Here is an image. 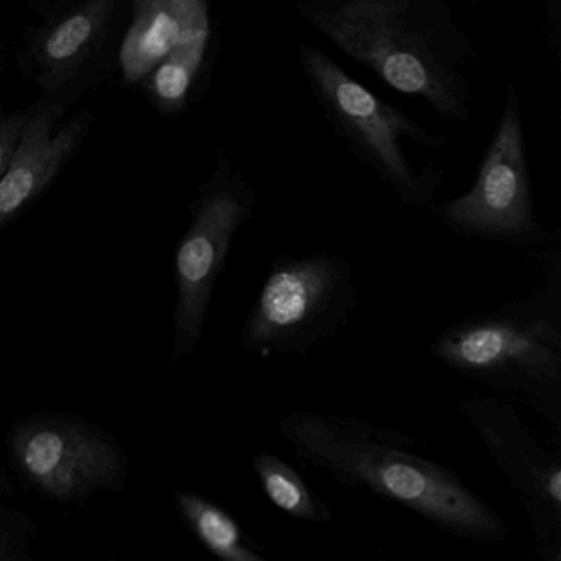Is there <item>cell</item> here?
Masks as SVG:
<instances>
[{
    "instance_id": "8992f818",
    "label": "cell",
    "mask_w": 561,
    "mask_h": 561,
    "mask_svg": "<svg viewBox=\"0 0 561 561\" xmlns=\"http://www.w3.org/2000/svg\"><path fill=\"white\" fill-rule=\"evenodd\" d=\"M430 215L459 238L524 249L540 257L560 232L541 225L531 195L524 110L511 83L497 126L474 183L456 198L428 206Z\"/></svg>"
},
{
    "instance_id": "7a4b0ae2",
    "label": "cell",
    "mask_w": 561,
    "mask_h": 561,
    "mask_svg": "<svg viewBox=\"0 0 561 561\" xmlns=\"http://www.w3.org/2000/svg\"><path fill=\"white\" fill-rule=\"evenodd\" d=\"M295 9L380 83L446 123H471L479 55L448 0H298Z\"/></svg>"
},
{
    "instance_id": "2e32d148",
    "label": "cell",
    "mask_w": 561,
    "mask_h": 561,
    "mask_svg": "<svg viewBox=\"0 0 561 561\" xmlns=\"http://www.w3.org/2000/svg\"><path fill=\"white\" fill-rule=\"evenodd\" d=\"M37 525L28 515L0 507V561L31 560V540Z\"/></svg>"
},
{
    "instance_id": "5b68a950",
    "label": "cell",
    "mask_w": 561,
    "mask_h": 561,
    "mask_svg": "<svg viewBox=\"0 0 561 561\" xmlns=\"http://www.w3.org/2000/svg\"><path fill=\"white\" fill-rule=\"evenodd\" d=\"M356 305L346 259L330 252L277 255L245 314L242 347L262 359L308 356L350 324Z\"/></svg>"
},
{
    "instance_id": "8fae6325",
    "label": "cell",
    "mask_w": 561,
    "mask_h": 561,
    "mask_svg": "<svg viewBox=\"0 0 561 561\" xmlns=\"http://www.w3.org/2000/svg\"><path fill=\"white\" fill-rule=\"evenodd\" d=\"M80 94H38L18 150L0 179V231L27 213L81 152L96 116L84 110L67 116Z\"/></svg>"
},
{
    "instance_id": "6da1fadb",
    "label": "cell",
    "mask_w": 561,
    "mask_h": 561,
    "mask_svg": "<svg viewBox=\"0 0 561 561\" xmlns=\"http://www.w3.org/2000/svg\"><path fill=\"white\" fill-rule=\"evenodd\" d=\"M278 433L305 468L343 488L402 505L449 537L504 543L507 524L448 466L412 451L415 439L354 415L291 410Z\"/></svg>"
},
{
    "instance_id": "ba28073f",
    "label": "cell",
    "mask_w": 561,
    "mask_h": 561,
    "mask_svg": "<svg viewBox=\"0 0 561 561\" xmlns=\"http://www.w3.org/2000/svg\"><path fill=\"white\" fill-rule=\"evenodd\" d=\"M37 21L15 42V71L41 94L96 90L126 32L130 0H28Z\"/></svg>"
},
{
    "instance_id": "52a82bcc",
    "label": "cell",
    "mask_w": 561,
    "mask_h": 561,
    "mask_svg": "<svg viewBox=\"0 0 561 561\" xmlns=\"http://www.w3.org/2000/svg\"><path fill=\"white\" fill-rule=\"evenodd\" d=\"M257 190L241 163L221 150L206 182L190 202V225L175 254L172 364L202 341L216 282L238 232L251 221Z\"/></svg>"
},
{
    "instance_id": "277c9868",
    "label": "cell",
    "mask_w": 561,
    "mask_h": 561,
    "mask_svg": "<svg viewBox=\"0 0 561 561\" xmlns=\"http://www.w3.org/2000/svg\"><path fill=\"white\" fill-rule=\"evenodd\" d=\"M298 64L308 90L313 94L333 133L407 208H428L445 183V170L416 167L409 146L439 152L448 139L430 133L405 111L351 77L333 57L313 47H298Z\"/></svg>"
},
{
    "instance_id": "4fadbf2b",
    "label": "cell",
    "mask_w": 561,
    "mask_h": 561,
    "mask_svg": "<svg viewBox=\"0 0 561 561\" xmlns=\"http://www.w3.org/2000/svg\"><path fill=\"white\" fill-rule=\"evenodd\" d=\"M215 31L202 32L167 55L137 84L147 103L165 117L185 114L208 81L216 57Z\"/></svg>"
},
{
    "instance_id": "3957f363",
    "label": "cell",
    "mask_w": 561,
    "mask_h": 561,
    "mask_svg": "<svg viewBox=\"0 0 561 561\" xmlns=\"http://www.w3.org/2000/svg\"><path fill=\"white\" fill-rule=\"evenodd\" d=\"M538 287L446 327L430 356L499 399L537 413L561 442V238L540 255Z\"/></svg>"
},
{
    "instance_id": "d6986e66",
    "label": "cell",
    "mask_w": 561,
    "mask_h": 561,
    "mask_svg": "<svg viewBox=\"0 0 561 561\" xmlns=\"http://www.w3.org/2000/svg\"><path fill=\"white\" fill-rule=\"evenodd\" d=\"M5 67H8V48H5L4 42L0 41V83L4 78Z\"/></svg>"
},
{
    "instance_id": "e0dca14e",
    "label": "cell",
    "mask_w": 561,
    "mask_h": 561,
    "mask_svg": "<svg viewBox=\"0 0 561 561\" xmlns=\"http://www.w3.org/2000/svg\"><path fill=\"white\" fill-rule=\"evenodd\" d=\"M28 116H31V106L15 107V110L0 106V179L18 150Z\"/></svg>"
},
{
    "instance_id": "30bf717a",
    "label": "cell",
    "mask_w": 561,
    "mask_h": 561,
    "mask_svg": "<svg viewBox=\"0 0 561 561\" xmlns=\"http://www.w3.org/2000/svg\"><path fill=\"white\" fill-rule=\"evenodd\" d=\"M458 412L517 494L535 554L561 561V458L540 445L517 407L494 396L459 400Z\"/></svg>"
},
{
    "instance_id": "9a60e30c",
    "label": "cell",
    "mask_w": 561,
    "mask_h": 561,
    "mask_svg": "<svg viewBox=\"0 0 561 561\" xmlns=\"http://www.w3.org/2000/svg\"><path fill=\"white\" fill-rule=\"evenodd\" d=\"M252 469L268 501L288 517L314 525L333 520L330 504L280 456L267 451L257 453L252 456Z\"/></svg>"
},
{
    "instance_id": "7c38bea8",
    "label": "cell",
    "mask_w": 561,
    "mask_h": 561,
    "mask_svg": "<svg viewBox=\"0 0 561 561\" xmlns=\"http://www.w3.org/2000/svg\"><path fill=\"white\" fill-rule=\"evenodd\" d=\"M133 22L121 42L127 87L137 84L167 55L213 27L208 0H130Z\"/></svg>"
},
{
    "instance_id": "ac0fdd59",
    "label": "cell",
    "mask_w": 561,
    "mask_h": 561,
    "mask_svg": "<svg viewBox=\"0 0 561 561\" xmlns=\"http://www.w3.org/2000/svg\"><path fill=\"white\" fill-rule=\"evenodd\" d=\"M545 12L548 51L551 60L560 67L561 58V0H541Z\"/></svg>"
},
{
    "instance_id": "9c48e42d",
    "label": "cell",
    "mask_w": 561,
    "mask_h": 561,
    "mask_svg": "<svg viewBox=\"0 0 561 561\" xmlns=\"http://www.w3.org/2000/svg\"><path fill=\"white\" fill-rule=\"evenodd\" d=\"M8 443L12 468L44 497L83 502L126 485L123 446L87 420L64 413L31 415L12 426Z\"/></svg>"
},
{
    "instance_id": "5bb4252c",
    "label": "cell",
    "mask_w": 561,
    "mask_h": 561,
    "mask_svg": "<svg viewBox=\"0 0 561 561\" xmlns=\"http://www.w3.org/2000/svg\"><path fill=\"white\" fill-rule=\"evenodd\" d=\"M173 501L186 527L218 560L267 561L264 547L221 505L193 491H176Z\"/></svg>"
}]
</instances>
